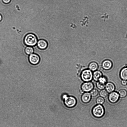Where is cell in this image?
<instances>
[{"instance_id":"2e32d148","label":"cell","mask_w":127,"mask_h":127,"mask_svg":"<svg viewBox=\"0 0 127 127\" xmlns=\"http://www.w3.org/2000/svg\"><path fill=\"white\" fill-rule=\"evenodd\" d=\"M118 93L120 96L121 98L125 97L127 95V92L124 89H121L118 92Z\"/></svg>"},{"instance_id":"7402d4cb","label":"cell","mask_w":127,"mask_h":127,"mask_svg":"<svg viewBox=\"0 0 127 127\" xmlns=\"http://www.w3.org/2000/svg\"><path fill=\"white\" fill-rule=\"evenodd\" d=\"M127 81L126 80H122L121 81L122 84L124 86H125L127 85Z\"/></svg>"},{"instance_id":"6da1fadb","label":"cell","mask_w":127,"mask_h":127,"mask_svg":"<svg viewBox=\"0 0 127 127\" xmlns=\"http://www.w3.org/2000/svg\"><path fill=\"white\" fill-rule=\"evenodd\" d=\"M24 42L25 44L28 46H33L37 44V39L35 34L30 33L25 35L24 38Z\"/></svg>"},{"instance_id":"30bf717a","label":"cell","mask_w":127,"mask_h":127,"mask_svg":"<svg viewBox=\"0 0 127 127\" xmlns=\"http://www.w3.org/2000/svg\"><path fill=\"white\" fill-rule=\"evenodd\" d=\"M105 88L108 93H110L114 91L115 90V86L113 83L109 82L106 83Z\"/></svg>"},{"instance_id":"ffe728a7","label":"cell","mask_w":127,"mask_h":127,"mask_svg":"<svg viewBox=\"0 0 127 127\" xmlns=\"http://www.w3.org/2000/svg\"><path fill=\"white\" fill-rule=\"evenodd\" d=\"M90 93L92 96H95L97 95L98 93V92L96 89H93L91 91Z\"/></svg>"},{"instance_id":"9a60e30c","label":"cell","mask_w":127,"mask_h":127,"mask_svg":"<svg viewBox=\"0 0 127 127\" xmlns=\"http://www.w3.org/2000/svg\"><path fill=\"white\" fill-rule=\"evenodd\" d=\"M25 53L28 55H30L32 54L34 52L33 48L31 46L27 47L25 48Z\"/></svg>"},{"instance_id":"5bb4252c","label":"cell","mask_w":127,"mask_h":127,"mask_svg":"<svg viewBox=\"0 0 127 127\" xmlns=\"http://www.w3.org/2000/svg\"><path fill=\"white\" fill-rule=\"evenodd\" d=\"M98 65L95 62H92L89 65V69L92 71H96L97 69Z\"/></svg>"},{"instance_id":"44dd1931","label":"cell","mask_w":127,"mask_h":127,"mask_svg":"<svg viewBox=\"0 0 127 127\" xmlns=\"http://www.w3.org/2000/svg\"><path fill=\"white\" fill-rule=\"evenodd\" d=\"M98 81L100 82L105 84L107 81L106 78L104 76H102L99 80Z\"/></svg>"},{"instance_id":"e0dca14e","label":"cell","mask_w":127,"mask_h":127,"mask_svg":"<svg viewBox=\"0 0 127 127\" xmlns=\"http://www.w3.org/2000/svg\"><path fill=\"white\" fill-rule=\"evenodd\" d=\"M96 85L97 88L100 90L104 89L105 88V84L98 81L96 84Z\"/></svg>"},{"instance_id":"8992f818","label":"cell","mask_w":127,"mask_h":127,"mask_svg":"<svg viewBox=\"0 0 127 127\" xmlns=\"http://www.w3.org/2000/svg\"><path fill=\"white\" fill-rule=\"evenodd\" d=\"M30 62L33 65H36L39 62L40 58L39 56L35 54H32L30 55L29 57Z\"/></svg>"},{"instance_id":"ac0fdd59","label":"cell","mask_w":127,"mask_h":127,"mask_svg":"<svg viewBox=\"0 0 127 127\" xmlns=\"http://www.w3.org/2000/svg\"><path fill=\"white\" fill-rule=\"evenodd\" d=\"M99 95L102 97H105L108 95V92L105 90H102L100 91Z\"/></svg>"},{"instance_id":"3957f363","label":"cell","mask_w":127,"mask_h":127,"mask_svg":"<svg viewBox=\"0 0 127 127\" xmlns=\"http://www.w3.org/2000/svg\"><path fill=\"white\" fill-rule=\"evenodd\" d=\"M93 115L97 118L102 117L104 113V110L103 106L100 104H98L93 107L92 110Z\"/></svg>"},{"instance_id":"603a6c76","label":"cell","mask_w":127,"mask_h":127,"mask_svg":"<svg viewBox=\"0 0 127 127\" xmlns=\"http://www.w3.org/2000/svg\"><path fill=\"white\" fill-rule=\"evenodd\" d=\"M3 2L5 4H8L10 2L11 0H2Z\"/></svg>"},{"instance_id":"7a4b0ae2","label":"cell","mask_w":127,"mask_h":127,"mask_svg":"<svg viewBox=\"0 0 127 127\" xmlns=\"http://www.w3.org/2000/svg\"><path fill=\"white\" fill-rule=\"evenodd\" d=\"M63 98L64 100V103L67 107L71 108L75 106L76 103V99L72 96H68L66 95H63Z\"/></svg>"},{"instance_id":"277c9868","label":"cell","mask_w":127,"mask_h":127,"mask_svg":"<svg viewBox=\"0 0 127 127\" xmlns=\"http://www.w3.org/2000/svg\"><path fill=\"white\" fill-rule=\"evenodd\" d=\"M81 77L83 81L88 82L92 80L93 75L91 70L87 69L82 71L81 75Z\"/></svg>"},{"instance_id":"9c48e42d","label":"cell","mask_w":127,"mask_h":127,"mask_svg":"<svg viewBox=\"0 0 127 127\" xmlns=\"http://www.w3.org/2000/svg\"><path fill=\"white\" fill-rule=\"evenodd\" d=\"M113 65L112 62L108 60L104 61L102 64V68L104 69L108 70L110 69Z\"/></svg>"},{"instance_id":"5b68a950","label":"cell","mask_w":127,"mask_h":127,"mask_svg":"<svg viewBox=\"0 0 127 127\" xmlns=\"http://www.w3.org/2000/svg\"><path fill=\"white\" fill-rule=\"evenodd\" d=\"M120 96L119 93L116 92H113L109 94L108 98L109 101L111 103H114L118 100Z\"/></svg>"},{"instance_id":"cb8c5ba5","label":"cell","mask_w":127,"mask_h":127,"mask_svg":"<svg viewBox=\"0 0 127 127\" xmlns=\"http://www.w3.org/2000/svg\"><path fill=\"white\" fill-rule=\"evenodd\" d=\"M2 19V17L1 15L0 14V21H1Z\"/></svg>"},{"instance_id":"7c38bea8","label":"cell","mask_w":127,"mask_h":127,"mask_svg":"<svg viewBox=\"0 0 127 127\" xmlns=\"http://www.w3.org/2000/svg\"><path fill=\"white\" fill-rule=\"evenodd\" d=\"M120 76L122 80H127V67H124L121 69Z\"/></svg>"},{"instance_id":"4fadbf2b","label":"cell","mask_w":127,"mask_h":127,"mask_svg":"<svg viewBox=\"0 0 127 127\" xmlns=\"http://www.w3.org/2000/svg\"><path fill=\"white\" fill-rule=\"evenodd\" d=\"M102 76V74L99 71L96 70L93 73V78L95 81H98Z\"/></svg>"},{"instance_id":"ba28073f","label":"cell","mask_w":127,"mask_h":127,"mask_svg":"<svg viewBox=\"0 0 127 127\" xmlns=\"http://www.w3.org/2000/svg\"><path fill=\"white\" fill-rule=\"evenodd\" d=\"M37 45L39 49L44 50L47 47L48 43L46 40L43 39H40L37 41Z\"/></svg>"},{"instance_id":"d6986e66","label":"cell","mask_w":127,"mask_h":127,"mask_svg":"<svg viewBox=\"0 0 127 127\" xmlns=\"http://www.w3.org/2000/svg\"><path fill=\"white\" fill-rule=\"evenodd\" d=\"M104 98L101 96L97 97L96 99V102L98 104H102L104 102Z\"/></svg>"},{"instance_id":"52a82bcc","label":"cell","mask_w":127,"mask_h":127,"mask_svg":"<svg viewBox=\"0 0 127 127\" xmlns=\"http://www.w3.org/2000/svg\"><path fill=\"white\" fill-rule=\"evenodd\" d=\"M94 88L93 83L91 82H88L84 83L82 85L81 88L83 91L88 92L92 90Z\"/></svg>"},{"instance_id":"d4e9b609","label":"cell","mask_w":127,"mask_h":127,"mask_svg":"<svg viewBox=\"0 0 127 127\" xmlns=\"http://www.w3.org/2000/svg\"></svg>"},{"instance_id":"8fae6325","label":"cell","mask_w":127,"mask_h":127,"mask_svg":"<svg viewBox=\"0 0 127 127\" xmlns=\"http://www.w3.org/2000/svg\"><path fill=\"white\" fill-rule=\"evenodd\" d=\"M91 98L90 93L86 92L84 93L81 97L82 101L85 103H87L90 101Z\"/></svg>"}]
</instances>
